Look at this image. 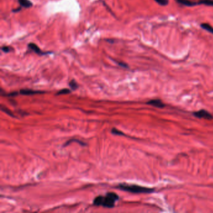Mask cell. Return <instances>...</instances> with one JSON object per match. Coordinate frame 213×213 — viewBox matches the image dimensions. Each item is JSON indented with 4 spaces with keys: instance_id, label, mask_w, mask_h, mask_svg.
<instances>
[{
    "instance_id": "9c48e42d",
    "label": "cell",
    "mask_w": 213,
    "mask_h": 213,
    "mask_svg": "<svg viewBox=\"0 0 213 213\" xmlns=\"http://www.w3.org/2000/svg\"><path fill=\"white\" fill-rule=\"evenodd\" d=\"M201 27L205 29L206 31L212 33L213 34V27H212L210 24L207 23H202L201 24Z\"/></svg>"
},
{
    "instance_id": "5b68a950",
    "label": "cell",
    "mask_w": 213,
    "mask_h": 213,
    "mask_svg": "<svg viewBox=\"0 0 213 213\" xmlns=\"http://www.w3.org/2000/svg\"><path fill=\"white\" fill-rule=\"evenodd\" d=\"M147 104L159 108H163L165 106L164 104L160 99H152L147 102Z\"/></svg>"
},
{
    "instance_id": "277c9868",
    "label": "cell",
    "mask_w": 213,
    "mask_h": 213,
    "mask_svg": "<svg viewBox=\"0 0 213 213\" xmlns=\"http://www.w3.org/2000/svg\"><path fill=\"white\" fill-rule=\"evenodd\" d=\"M28 48L29 49H31V50H33L34 53H37L38 54H40V55H46L47 54L51 53V52H43V51H41L40 49V48L36 44L32 43L28 44Z\"/></svg>"
},
{
    "instance_id": "2e32d148",
    "label": "cell",
    "mask_w": 213,
    "mask_h": 213,
    "mask_svg": "<svg viewBox=\"0 0 213 213\" xmlns=\"http://www.w3.org/2000/svg\"><path fill=\"white\" fill-rule=\"evenodd\" d=\"M71 92V91L68 89H63L61 90H60L58 92V93L56 94V95H61V94H68Z\"/></svg>"
},
{
    "instance_id": "8992f818",
    "label": "cell",
    "mask_w": 213,
    "mask_h": 213,
    "mask_svg": "<svg viewBox=\"0 0 213 213\" xmlns=\"http://www.w3.org/2000/svg\"><path fill=\"white\" fill-rule=\"evenodd\" d=\"M21 94L23 95H33V94H41L43 93L44 92L40 91H34L31 89H21L20 91Z\"/></svg>"
},
{
    "instance_id": "6da1fadb",
    "label": "cell",
    "mask_w": 213,
    "mask_h": 213,
    "mask_svg": "<svg viewBox=\"0 0 213 213\" xmlns=\"http://www.w3.org/2000/svg\"><path fill=\"white\" fill-rule=\"evenodd\" d=\"M119 199V196L114 193H108L105 196H99L93 201L95 206H102L105 207L111 208L115 206L116 201Z\"/></svg>"
},
{
    "instance_id": "5bb4252c",
    "label": "cell",
    "mask_w": 213,
    "mask_h": 213,
    "mask_svg": "<svg viewBox=\"0 0 213 213\" xmlns=\"http://www.w3.org/2000/svg\"><path fill=\"white\" fill-rule=\"evenodd\" d=\"M154 1L161 6H166L169 3V0H154Z\"/></svg>"
},
{
    "instance_id": "ac0fdd59",
    "label": "cell",
    "mask_w": 213,
    "mask_h": 213,
    "mask_svg": "<svg viewBox=\"0 0 213 213\" xmlns=\"http://www.w3.org/2000/svg\"><path fill=\"white\" fill-rule=\"evenodd\" d=\"M2 50L5 53H8L10 51V48L8 46H3L2 48Z\"/></svg>"
},
{
    "instance_id": "7c38bea8",
    "label": "cell",
    "mask_w": 213,
    "mask_h": 213,
    "mask_svg": "<svg viewBox=\"0 0 213 213\" xmlns=\"http://www.w3.org/2000/svg\"><path fill=\"white\" fill-rule=\"evenodd\" d=\"M70 88H72V89L75 90V89H76L78 88V85L77 84V83L76 82V81L75 80H72V81H71L69 82V84Z\"/></svg>"
},
{
    "instance_id": "7a4b0ae2",
    "label": "cell",
    "mask_w": 213,
    "mask_h": 213,
    "mask_svg": "<svg viewBox=\"0 0 213 213\" xmlns=\"http://www.w3.org/2000/svg\"><path fill=\"white\" fill-rule=\"evenodd\" d=\"M118 189L132 193H151L154 191V189L141 186L134 185L120 184L118 186Z\"/></svg>"
},
{
    "instance_id": "d6986e66",
    "label": "cell",
    "mask_w": 213,
    "mask_h": 213,
    "mask_svg": "<svg viewBox=\"0 0 213 213\" xmlns=\"http://www.w3.org/2000/svg\"><path fill=\"white\" fill-rule=\"evenodd\" d=\"M21 10V8H18V9H16V10H15L13 11H14V12H17V11H20Z\"/></svg>"
},
{
    "instance_id": "9a60e30c",
    "label": "cell",
    "mask_w": 213,
    "mask_h": 213,
    "mask_svg": "<svg viewBox=\"0 0 213 213\" xmlns=\"http://www.w3.org/2000/svg\"><path fill=\"white\" fill-rule=\"evenodd\" d=\"M111 133H112V134H115V135H119V136H124V134L123 132H121V131H119V130H118V129H117L116 128H113V129H112V130H111Z\"/></svg>"
},
{
    "instance_id": "ba28073f",
    "label": "cell",
    "mask_w": 213,
    "mask_h": 213,
    "mask_svg": "<svg viewBox=\"0 0 213 213\" xmlns=\"http://www.w3.org/2000/svg\"><path fill=\"white\" fill-rule=\"evenodd\" d=\"M20 5L24 8H30L33 6V3L29 0H18Z\"/></svg>"
},
{
    "instance_id": "52a82bcc",
    "label": "cell",
    "mask_w": 213,
    "mask_h": 213,
    "mask_svg": "<svg viewBox=\"0 0 213 213\" xmlns=\"http://www.w3.org/2000/svg\"><path fill=\"white\" fill-rule=\"evenodd\" d=\"M176 2L186 7H194L198 5V3L193 2L190 0H176Z\"/></svg>"
},
{
    "instance_id": "3957f363",
    "label": "cell",
    "mask_w": 213,
    "mask_h": 213,
    "mask_svg": "<svg viewBox=\"0 0 213 213\" xmlns=\"http://www.w3.org/2000/svg\"><path fill=\"white\" fill-rule=\"evenodd\" d=\"M194 116H196V118H203V119H206V120H211L213 119L212 116L207 111L204 110H201L200 111H196L193 113Z\"/></svg>"
},
{
    "instance_id": "4fadbf2b",
    "label": "cell",
    "mask_w": 213,
    "mask_h": 213,
    "mask_svg": "<svg viewBox=\"0 0 213 213\" xmlns=\"http://www.w3.org/2000/svg\"><path fill=\"white\" fill-rule=\"evenodd\" d=\"M2 110L3 111H4L5 113H7V114H8V115H10V116H11V117H15V116L13 115V114L12 113V112H11L10 110H9L7 107H5V106H2Z\"/></svg>"
},
{
    "instance_id": "30bf717a",
    "label": "cell",
    "mask_w": 213,
    "mask_h": 213,
    "mask_svg": "<svg viewBox=\"0 0 213 213\" xmlns=\"http://www.w3.org/2000/svg\"><path fill=\"white\" fill-rule=\"evenodd\" d=\"M198 5H205L207 6L213 7V1H211V0H200L198 3Z\"/></svg>"
},
{
    "instance_id": "8fae6325",
    "label": "cell",
    "mask_w": 213,
    "mask_h": 213,
    "mask_svg": "<svg viewBox=\"0 0 213 213\" xmlns=\"http://www.w3.org/2000/svg\"><path fill=\"white\" fill-rule=\"evenodd\" d=\"M73 142H78L79 144L81 145H82V146H85V145H86V143H83V142H82L81 141H79V140H78V139H71V140H69L68 141H67L66 143L64 145V146H66L67 145H68L69 144H70V143H72V142H73Z\"/></svg>"
},
{
    "instance_id": "e0dca14e",
    "label": "cell",
    "mask_w": 213,
    "mask_h": 213,
    "mask_svg": "<svg viewBox=\"0 0 213 213\" xmlns=\"http://www.w3.org/2000/svg\"><path fill=\"white\" fill-rule=\"evenodd\" d=\"M115 61L120 66H121L123 67H125V68H128V66L127 64L124 63H123V62H118V61H116L115 60Z\"/></svg>"
}]
</instances>
